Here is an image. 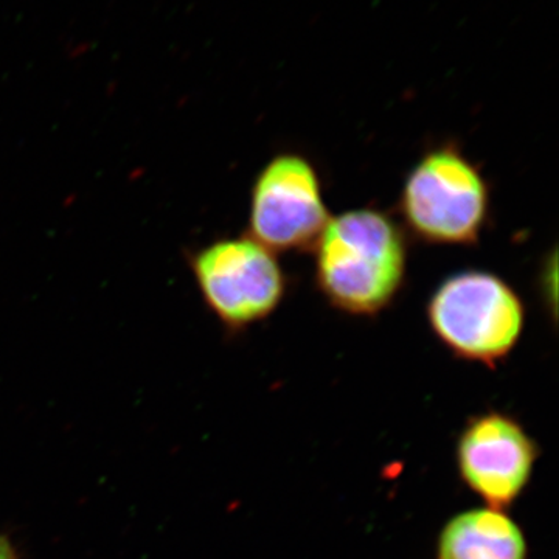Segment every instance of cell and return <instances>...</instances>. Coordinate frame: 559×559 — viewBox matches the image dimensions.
Here are the masks:
<instances>
[{
  "mask_svg": "<svg viewBox=\"0 0 559 559\" xmlns=\"http://www.w3.org/2000/svg\"><path fill=\"white\" fill-rule=\"evenodd\" d=\"M437 558L527 559V540L502 510H468L444 525Z\"/></svg>",
  "mask_w": 559,
  "mask_h": 559,
  "instance_id": "52a82bcc",
  "label": "cell"
},
{
  "mask_svg": "<svg viewBox=\"0 0 559 559\" xmlns=\"http://www.w3.org/2000/svg\"><path fill=\"white\" fill-rule=\"evenodd\" d=\"M0 559H13L10 547L2 539H0Z\"/></svg>",
  "mask_w": 559,
  "mask_h": 559,
  "instance_id": "ba28073f",
  "label": "cell"
},
{
  "mask_svg": "<svg viewBox=\"0 0 559 559\" xmlns=\"http://www.w3.org/2000/svg\"><path fill=\"white\" fill-rule=\"evenodd\" d=\"M433 336L459 359L495 367L520 344L527 322L524 299L495 272H455L426 305Z\"/></svg>",
  "mask_w": 559,
  "mask_h": 559,
  "instance_id": "3957f363",
  "label": "cell"
},
{
  "mask_svg": "<svg viewBox=\"0 0 559 559\" xmlns=\"http://www.w3.org/2000/svg\"><path fill=\"white\" fill-rule=\"evenodd\" d=\"M489 213L487 178L452 140L426 150L401 187V226L428 245H477Z\"/></svg>",
  "mask_w": 559,
  "mask_h": 559,
  "instance_id": "7a4b0ae2",
  "label": "cell"
},
{
  "mask_svg": "<svg viewBox=\"0 0 559 559\" xmlns=\"http://www.w3.org/2000/svg\"><path fill=\"white\" fill-rule=\"evenodd\" d=\"M330 218L322 179L305 154H275L253 180L248 235L272 252L311 250Z\"/></svg>",
  "mask_w": 559,
  "mask_h": 559,
  "instance_id": "5b68a950",
  "label": "cell"
},
{
  "mask_svg": "<svg viewBox=\"0 0 559 559\" xmlns=\"http://www.w3.org/2000/svg\"><path fill=\"white\" fill-rule=\"evenodd\" d=\"M189 263L202 300L230 333L270 319L288 293V275L277 253L250 235L202 246Z\"/></svg>",
  "mask_w": 559,
  "mask_h": 559,
  "instance_id": "277c9868",
  "label": "cell"
},
{
  "mask_svg": "<svg viewBox=\"0 0 559 559\" xmlns=\"http://www.w3.org/2000/svg\"><path fill=\"white\" fill-rule=\"evenodd\" d=\"M311 252L316 286L344 314H381L406 283L407 231L380 209L345 210L331 216Z\"/></svg>",
  "mask_w": 559,
  "mask_h": 559,
  "instance_id": "6da1fadb",
  "label": "cell"
},
{
  "mask_svg": "<svg viewBox=\"0 0 559 559\" xmlns=\"http://www.w3.org/2000/svg\"><path fill=\"white\" fill-rule=\"evenodd\" d=\"M538 448L524 428L499 412L471 419L460 436L462 480L492 509L511 506L527 487Z\"/></svg>",
  "mask_w": 559,
  "mask_h": 559,
  "instance_id": "8992f818",
  "label": "cell"
}]
</instances>
